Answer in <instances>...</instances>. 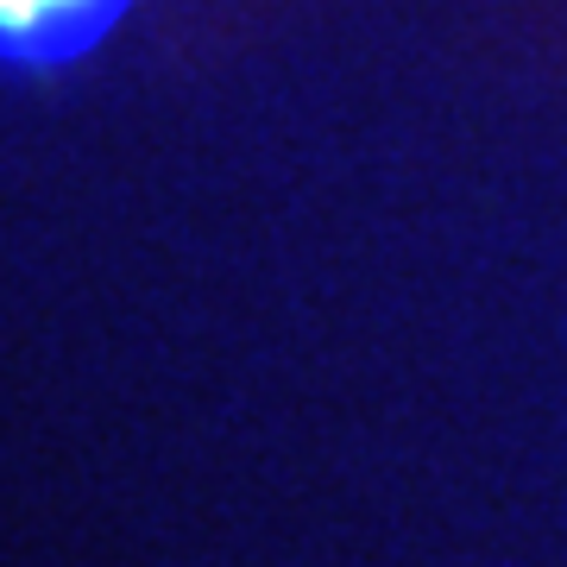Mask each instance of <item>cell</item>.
<instances>
[{"mask_svg": "<svg viewBox=\"0 0 567 567\" xmlns=\"http://www.w3.org/2000/svg\"><path fill=\"white\" fill-rule=\"evenodd\" d=\"M114 13V0H0V51H70Z\"/></svg>", "mask_w": 567, "mask_h": 567, "instance_id": "1", "label": "cell"}]
</instances>
